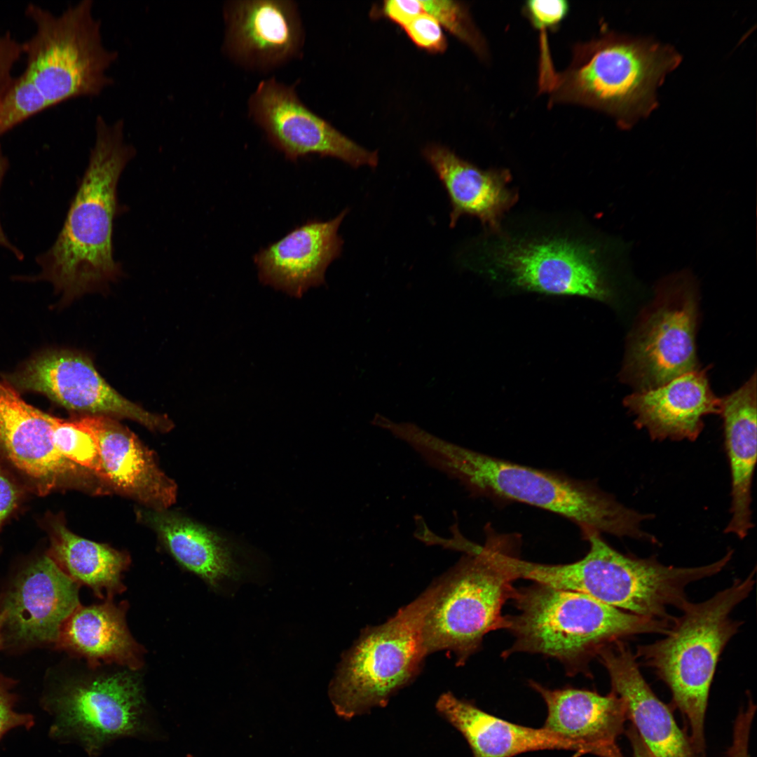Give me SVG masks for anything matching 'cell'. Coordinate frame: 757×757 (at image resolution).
I'll return each instance as SVG.
<instances>
[{
	"label": "cell",
	"instance_id": "8fae6325",
	"mask_svg": "<svg viewBox=\"0 0 757 757\" xmlns=\"http://www.w3.org/2000/svg\"><path fill=\"white\" fill-rule=\"evenodd\" d=\"M699 287L688 269L656 285L653 301L629 337L624 381L638 391L660 387L697 369Z\"/></svg>",
	"mask_w": 757,
	"mask_h": 757
},
{
	"label": "cell",
	"instance_id": "74e56055",
	"mask_svg": "<svg viewBox=\"0 0 757 757\" xmlns=\"http://www.w3.org/2000/svg\"><path fill=\"white\" fill-rule=\"evenodd\" d=\"M9 161L8 158L4 153L1 146L0 144V188L4 179V177L8 169ZM0 246L11 252L18 259H23V254L18 248L14 245L4 231L1 221H0Z\"/></svg>",
	"mask_w": 757,
	"mask_h": 757
},
{
	"label": "cell",
	"instance_id": "e575fe53",
	"mask_svg": "<svg viewBox=\"0 0 757 757\" xmlns=\"http://www.w3.org/2000/svg\"><path fill=\"white\" fill-rule=\"evenodd\" d=\"M21 496L20 487L5 469L0 459V531L5 521L18 506Z\"/></svg>",
	"mask_w": 757,
	"mask_h": 757
},
{
	"label": "cell",
	"instance_id": "f546056e",
	"mask_svg": "<svg viewBox=\"0 0 757 757\" xmlns=\"http://www.w3.org/2000/svg\"><path fill=\"white\" fill-rule=\"evenodd\" d=\"M423 12L435 18L440 25L468 46L482 59H487L486 41L473 22L468 7L450 0L421 1Z\"/></svg>",
	"mask_w": 757,
	"mask_h": 757
},
{
	"label": "cell",
	"instance_id": "3957f363",
	"mask_svg": "<svg viewBox=\"0 0 757 757\" xmlns=\"http://www.w3.org/2000/svg\"><path fill=\"white\" fill-rule=\"evenodd\" d=\"M93 6L92 0H83L55 15L35 4L27 6L34 32L22 42L25 69L0 104V138L44 110L97 96L114 83L107 71L118 54L105 47Z\"/></svg>",
	"mask_w": 757,
	"mask_h": 757
},
{
	"label": "cell",
	"instance_id": "7c38bea8",
	"mask_svg": "<svg viewBox=\"0 0 757 757\" xmlns=\"http://www.w3.org/2000/svg\"><path fill=\"white\" fill-rule=\"evenodd\" d=\"M582 538L589 544L586 554L590 569L589 595L614 608L655 620H672L668 607L681 610L689 601L686 587L719 573L733 554L728 550L709 564L676 567L664 565L655 557L641 559L620 553L596 531Z\"/></svg>",
	"mask_w": 757,
	"mask_h": 757
},
{
	"label": "cell",
	"instance_id": "7a4b0ae2",
	"mask_svg": "<svg viewBox=\"0 0 757 757\" xmlns=\"http://www.w3.org/2000/svg\"><path fill=\"white\" fill-rule=\"evenodd\" d=\"M95 138L55 241L36 258L40 271L25 280L46 281L69 302L103 289L122 273L114 257V221L119 212L117 186L136 151L125 139L124 122L96 118Z\"/></svg>",
	"mask_w": 757,
	"mask_h": 757
},
{
	"label": "cell",
	"instance_id": "1f68e13d",
	"mask_svg": "<svg viewBox=\"0 0 757 757\" xmlns=\"http://www.w3.org/2000/svg\"><path fill=\"white\" fill-rule=\"evenodd\" d=\"M569 10L570 5L565 0H530L522 6L524 15L535 29L541 32L555 31Z\"/></svg>",
	"mask_w": 757,
	"mask_h": 757
},
{
	"label": "cell",
	"instance_id": "83f0119b",
	"mask_svg": "<svg viewBox=\"0 0 757 757\" xmlns=\"http://www.w3.org/2000/svg\"><path fill=\"white\" fill-rule=\"evenodd\" d=\"M49 534L47 555L72 580L100 597L123 590L121 575L130 561L126 554L74 534L60 517L50 521Z\"/></svg>",
	"mask_w": 757,
	"mask_h": 757
},
{
	"label": "cell",
	"instance_id": "836d02e7",
	"mask_svg": "<svg viewBox=\"0 0 757 757\" xmlns=\"http://www.w3.org/2000/svg\"><path fill=\"white\" fill-rule=\"evenodd\" d=\"M22 56V42L10 32L0 34V104L15 79L13 70Z\"/></svg>",
	"mask_w": 757,
	"mask_h": 757
},
{
	"label": "cell",
	"instance_id": "d6a6232c",
	"mask_svg": "<svg viewBox=\"0 0 757 757\" xmlns=\"http://www.w3.org/2000/svg\"><path fill=\"white\" fill-rule=\"evenodd\" d=\"M408 36L418 47L434 53H442L447 47L440 24L423 12L403 27Z\"/></svg>",
	"mask_w": 757,
	"mask_h": 757
},
{
	"label": "cell",
	"instance_id": "f35d334b",
	"mask_svg": "<svg viewBox=\"0 0 757 757\" xmlns=\"http://www.w3.org/2000/svg\"><path fill=\"white\" fill-rule=\"evenodd\" d=\"M632 749V757H655L643 743L634 726L629 725L626 730Z\"/></svg>",
	"mask_w": 757,
	"mask_h": 757
},
{
	"label": "cell",
	"instance_id": "ab89813d",
	"mask_svg": "<svg viewBox=\"0 0 757 757\" xmlns=\"http://www.w3.org/2000/svg\"><path fill=\"white\" fill-rule=\"evenodd\" d=\"M2 629H3V618H2V614H1V608H0V649L2 648V647H3Z\"/></svg>",
	"mask_w": 757,
	"mask_h": 757
},
{
	"label": "cell",
	"instance_id": "d590c367",
	"mask_svg": "<svg viewBox=\"0 0 757 757\" xmlns=\"http://www.w3.org/2000/svg\"><path fill=\"white\" fill-rule=\"evenodd\" d=\"M383 12L402 27L423 12L421 1L390 0L384 1Z\"/></svg>",
	"mask_w": 757,
	"mask_h": 757
},
{
	"label": "cell",
	"instance_id": "2e32d148",
	"mask_svg": "<svg viewBox=\"0 0 757 757\" xmlns=\"http://www.w3.org/2000/svg\"><path fill=\"white\" fill-rule=\"evenodd\" d=\"M53 416L27 403L0 381V449L40 496L58 489L90 488L95 475L63 456L53 439Z\"/></svg>",
	"mask_w": 757,
	"mask_h": 757
},
{
	"label": "cell",
	"instance_id": "484cf974",
	"mask_svg": "<svg viewBox=\"0 0 757 757\" xmlns=\"http://www.w3.org/2000/svg\"><path fill=\"white\" fill-rule=\"evenodd\" d=\"M124 613L123 606L111 601L79 605L62 625L54 646L90 664L114 662L135 671L141 664L140 648L129 633Z\"/></svg>",
	"mask_w": 757,
	"mask_h": 757
},
{
	"label": "cell",
	"instance_id": "7402d4cb",
	"mask_svg": "<svg viewBox=\"0 0 757 757\" xmlns=\"http://www.w3.org/2000/svg\"><path fill=\"white\" fill-rule=\"evenodd\" d=\"M423 155L448 194L451 227L461 217L468 215L478 219L485 231L500 228L519 198L516 189L509 186L512 175L508 170H483L438 144L426 146Z\"/></svg>",
	"mask_w": 757,
	"mask_h": 757
},
{
	"label": "cell",
	"instance_id": "44dd1931",
	"mask_svg": "<svg viewBox=\"0 0 757 757\" xmlns=\"http://www.w3.org/2000/svg\"><path fill=\"white\" fill-rule=\"evenodd\" d=\"M624 404L635 425L660 441H695L704 428V417L721 411V398L712 392L706 371L697 369L660 387L636 391Z\"/></svg>",
	"mask_w": 757,
	"mask_h": 757
},
{
	"label": "cell",
	"instance_id": "4fadbf2b",
	"mask_svg": "<svg viewBox=\"0 0 757 757\" xmlns=\"http://www.w3.org/2000/svg\"><path fill=\"white\" fill-rule=\"evenodd\" d=\"M2 378L20 394H42L72 411L126 418L157 432L173 427L167 416L151 413L121 396L98 374L90 359L78 351L44 350Z\"/></svg>",
	"mask_w": 757,
	"mask_h": 757
},
{
	"label": "cell",
	"instance_id": "4dcf8cb0",
	"mask_svg": "<svg viewBox=\"0 0 757 757\" xmlns=\"http://www.w3.org/2000/svg\"><path fill=\"white\" fill-rule=\"evenodd\" d=\"M15 685V680L0 674V739L12 730H29L35 724L32 714L15 709L18 697L12 690Z\"/></svg>",
	"mask_w": 757,
	"mask_h": 757
},
{
	"label": "cell",
	"instance_id": "4316f807",
	"mask_svg": "<svg viewBox=\"0 0 757 757\" xmlns=\"http://www.w3.org/2000/svg\"><path fill=\"white\" fill-rule=\"evenodd\" d=\"M139 516L158 533L182 566L211 587H217L224 579L239 577V567L231 545L218 533L165 510H143Z\"/></svg>",
	"mask_w": 757,
	"mask_h": 757
},
{
	"label": "cell",
	"instance_id": "5b68a950",
	"mask_svg": "<svg viewBox=\"0 0 757 757\" xmlns=\"http://www.w3.org/2000/svg\"><path fill=\"white\" fill-rule=\"evenodd\" d=\"M681 60L671 46L605 32L574 46L568 67L554 72L543 90L550 103L597 109L629 128L656 108L657 87Z\"/></svg>",
	"mask_w": 757,
	"mask_h": 757
},
{
	"label": "cell",
	"instance_id": "e0dca14e",
	"mask_svg": "<svg viewBox=\"0 0 757 757\" xmlns=\"http://www.w3.org/2000/svg\"><path fill=\"white\" fill-rule=\"evenodd\" d=\"M223 16V50L246 69L269 71L301 54L305 32L295 1H229Z\"/></svg>",
	"mask_w": 757,
	"mask_h": 757
},
{
	"label": "cell",
	"instance_id": "52a82bcc",
	"mask_svg": "<svg viewBox=\"0 0 757 757\" xmlns=\"http://www.w3.org/2000/svg\"><path fill=\"white\" fill-rule=\"evenodd\" d=\"M518 612L506 616L514 637L502 656L540 654L560 661L571 674L583 671L599 650L625 636L664 634L671 621L639 616L578 592L543 584L515 589L512 598Z\"/></svg>",
	"mask_w": 757,
	"mask_h": 757
},
{
	"label": "cell",
	"instance_id": "cb8c5ba5",
	"mask_svg": "<svg viewBox=\"0 0 757 757\" xmlns=\"http://www.w3.org/2000/svg\"><path fill=\"white\" fill-rule=\"evenodd\" d=\"M436 709L467 740L473 757H513L545 749L591 753L589 749L541 728L513 723L491 715L451 693L441 695Z\"/></svg>",
	"mask_w": 757,
	"mask_h": 757
},
{
	"label": "cell",
	"instance_id": "ac0fdd59",
	"mask_svg": "<svg viewBox=\"0 0 757 757\" xmlns=\"http://www.w3.org/2000/svg\"><path fill=\"white\" fill-rule=\"evenodd\" d=\"M348 213L345 209L332 219H308L261 248L254 256L260 282L296 297L325 284L327 267L342 252L339 229Z\"/></svg>",
	"mask_w": 757,
	"mask_h": 757
},
{
	"label": "cell",
	"instance_id": "5bb4252c",
	"mask_svg": "<svg viewBox=\"0 0 757 757\" xmlns=\"http://www.w3.org/2000/svg\"><path fill=\"white\" fill-rule=\"evenodd\" d=\"M247 106L250 118L269 143L290 161L316 154L335 158L353 168H374L378 164L377 151L360 146L311 110L300 100L295 85H286L275 78L263 80L250 95Z\"/></svg>",
	"mask_w": 757,
	"mask_h": 757
},
{
	"label": "cell",
	"instance_id": "603a6c76",
	"mask_svg": "<svg viewBox=\"0 0 757 757\" xmlns=\"http://www.w3.org/2000/svg\"><path fill=\"white\" fill-rule=\"evenodd\" d=\"M529 684L547 705L544 729L587 747L599 757H624L616 741L624 731L627 714L624 702L615 693L552 690L533 681Z\"/></svg>",
	"mask_w": 757,
	"mask_h": 757
},
{
	"label": "cell",
	"instance_id": "ffe728a7",
	"mask_svg": "<svg viewBox=\"0 0 757 757\" xmlns=\"http://www.w3.org/2000/svg\"><path fill=\"white\" fill-rule=\"evenodd\" d=\"M611 679V692L625 703L627 719L655 757H696L688 737L643 677L634 654L621 639L596 653Z\"/></svg>",
	"mask_w": 757,
	"mask_h": 757
},
{
	"label": "cell",
	"instance_id": "ba28073f",
	"mask_svg": "<svg viewBox=\"0 0 757 757\" xmlns=\"http://www.w3.org/2000/svg\"><path fill=\"white\" fill-rule=\"evenodd\" d=\"M441 585L440 578L388 621L366 629L343 657L329 689L339 716L350 719L386 706L416 676L427 655L425 619Z\"/></svg>",
	"mask_w": 757,
	"mask_h": 757
},
{
	"label": "cell",
	"instance_id": "9c48e42d",
	"mask_svg": "<svg viewBox=\"0 0 757 757\" xmlns=\"http://www.w3.org/2000/svg\"><path fill=\"white\" fill-rule=\"evenodd\" d=\"M485 529L484 543H475L471 552L442 578L423 629L427 655L449 650L460 665L476 652L486 634L507 628L502 608L516 589L498 560L496 532L489 526Z\"/></svg>",
	"mask_w": 757,
	"mask_h": 757
},
{
	"label": "cell",
	"instance_id": "d4e9b609",
	"mask_svg": "<svg viewBox=\"0 0 757 757\" xmlns=\"http://www.w3.org/2000/svg\"><path fill=\"white\" fill-rule=\"evenodd\" d=\"M731 475V518L725 533L745 538L753 527L751 488L756 462V376L721 399Z\"/></svg>",
	"mask_w": 757,
	"mask_h": 757
},
{
	"label": "cell",
	"instance_id": "30bf717a",
	"mask_svg": "<svg viewBox=\"0 0 757 757\" xmlns=\"http://www.w3.org/2000/svg\"><path fill=\"white\" fill-rule=\"evenodd\" d=\"M40 704L51 718L50 737L96 757L113 742L153 732L139 677L129 671L71 678L50 685Z\"/></svg>",
	"mask_w": 757,
	"mask_h": 757
},
{
	"label": "cell",
	"instance_id": "8992f818",
	"mask_svg": "<svg viewBox=\"0 0 757 757\" xmlns=\"http://www.w3.org/2000/svg\"><path fill=\"white\" fill-rule=\"evenodd\" d=\"M754 574L755 570L707 600L688 601L662 639L636 648V659L671 690L690 728L696 757L705 754V713L719 657L741 625L730 615L751 592Z\"/></svg>",
	"mask_w": 757,
	"mask_h": 757
},
{
	"label": "cell",
	"instance_id": "8d00e7d4",
	"mask_svg": "<svg viewBox=\"0 0 757 757\" xmlns=\"http://www.w3.org/2000/svg\"><path fill=\"white\" fill-rule=\"evenodd\" d=\"M415 531L414 532V537L429 545H440L443 547L445 538H442L439 535L433 532L430 527L427 525L425 519L421 515L414 516Z\"/></svg>",
	"mask_w": 757,
	"mask_h": 757
},
{
	"label": "cell",
	"instance_id": "6da1fadb",
	"mask_svg": "<svg viewBox=\"0 0 757 757\" xmlns=\"http://www.w3.org/2000/svg\"><path fill=\"white\" fill-rule=\"evenodd\" d=\"M477 241L470 264L526 291L607 300L632 277L630 243L566 217L504 219Z\"/></svg>",
	"mask_w": 757,
	"mask_h": 757
},
{
	"label": "cell",
	"instance_id": "9a60e30c",
	"mask_svg": "<svg viewBox=\"0 0 757 757\" xmlns=\"http://www.w3.org/2000/svg\"><path fill=\"white\" fill-rule=\"evenodd\" d=\"M79 585L47 554L23 567L0 596L3 647L55 645L62 625L80 605Z\"/></svg>",
	"mask_w": 757,
	"mask_h": 757
},
{
	"label": "cell",
	"instance_id": "d6986e66",
	"mask_svg": "<svg viewBox=\"0 0 757 757\" xmlns=\"http://www.w3.org/2000/svg\"><path fill=\"white\" fill-rule=\"evenodd\" d=\"M75 418L97 443L107 484L154 510H165L175 502V483L127 428L104 415Z\"/></svg>",
	"mask_w": 757,
	"mask_h": 757
},
{
	"label": "cell",
	"instance_id": "f1b7e54d",
	"mask_svg": "<svg viewBox=\"0 0 757 757\" xmlns=\"http://www.w3.org/2000/svg\"><path fill=\"white\" fill-rule=\"evenodd\" d=\"M53 442L69 461L95 474L104 482L99 448L94 437L76 419L52 417Z\"/></svg>",
	"mask_w": 757,
	"mask_h": 757
},
{
	"label": "cell",
	"instance_id": "277c9868",
	"mask_svg": "<svg viewBox=\"0 0 757 757\" xmlns=\"http://www.w3.org/2000/svg\"><path fill=\"white\" fill-rule=\"evenodd\" d=\"M437 470L456 480L472 497L517 502L553 512L590 531L648 541L642 528L651 518L618 502L596 483L491 456L450 442L439 450Z\"/></svg>",
	"mask_w": 757,
	"mask_h": 757
}]
</instances>
